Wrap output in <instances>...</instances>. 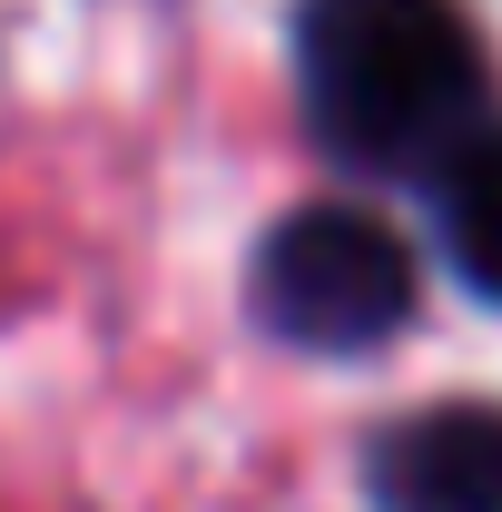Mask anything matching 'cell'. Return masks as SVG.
<instances>
[{"label":"cell","instance_id":"cell-3","mask_svg":"<svg viewBox=\"0 0 502 512\" xmlns=\"http://www.w3.org/2000/svg\"><path fill=\"white\" fill-rule=\"evenodd\" d=\"M375 512H502V404H424L365 453Z\"/></svg>","mask_w":502,"mask_h":512},{"label":"cell","instance_id":"cell-4","mask_svg":"<svg viewBox=\"0 0 502 512\" xmlns=\"http://www.w3.org/2000/svg\"><path fill=\"white\" fill-rule=\"evenodd\" d=\"M443 256L473 296L502 306V128H483L453 168H443Z\"/></svg>","mask_w":502,"mask_h":512},{"label":"cell","instance_id":"cell-1","mask_svg":"<svg viewBox=\"0 0 502 512\" xmlns=\"http://www.w3.org/2000/svg\"><path fill=\"white\" fill-rule=\"evenodd\" d=\"M296 89L335 158L453 168L483 119V40L463 0H296Z\"/></svg>","mask_w":502,"mask_h":512},{"label":"cell","instance_id":"cell-2","mask_svg":"<svg viewBox=\"0 0 502 512\" xmlns=\"http://www.w3.org/2000/svg\"><path fill=\"white\" fill-rule=\"evenodd\" d=\"M414 316V247L365 207H296L256 247V325L306 355H365Z\"/></svg>","mask_w":502,"mask_h":512}]
</instances>
